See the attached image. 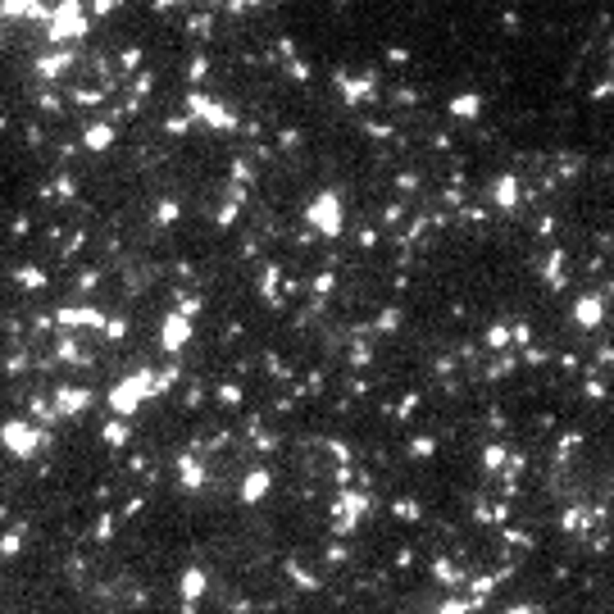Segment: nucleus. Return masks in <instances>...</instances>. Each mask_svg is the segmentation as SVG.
<instances>
[{
	"instance_id": "20e7f679",
	"label": "nucleus",
	"mask_w": 614,
	"mask_h": 614,
	"mask_svg": "<svg viewBox=\"0 0 614 614\" xmlns=\"http://www.w3.org/2000/svg\"><path fill=\"white\" fill-rule=\"evenodd\" d=\"M450 114H455V119H478V114H483V96H478V91L455 96V100H450Z\"/></svg>"
},
{
	"instance_id": "0eeeda50",
	"label": "nucleus",
	"mask_w": 614,
	"mask_h": 614,
	"mask_svg": "<svg viewBox=\"0 0 614 614\" xmlns=\"http://www.w3.org/2000/svg\"><path fill=\"white\" fill-rule=\"evenodd\" d=\"M546 282H550V287H564V260H559V255H550V264H546Z\"/></svg>"
},
{
	"instance_id": "f8f14e48",
	"label": "nucleus",
	"mask_w": 614,
	"mask_h": 614,
	"mask_svg": "<svg viewBox=\"0 0 614 614\" xmlns=\"http://www.w3.org/2000/svg\"><path fill=\"white\" fill-rule=\"evenodd\" d=\"M505 341H510V328H492L487 332V346H496V351H501Z\"/></svg>"
},
{
	"instance_id": "f257e3e1",
	"label": "nucleus",
	"mask_w": 614,
	"mask_h": 614,
	"mask_svg": "<svg viewBox=\"0 0 614 614\" xmlns=\"http://www.w3.org/2000/svg\"><path fill=\"white\" fill-rule=\"evenodd\" d=\"M309 219H314L323 232H337V228H341V205H337V196H318L314 209H309Z\"/></svg>"
},
{
	"instance_id": "423d86ee",
	"label": "nucleus",
	"mask_w": 614,
	"mask_h": 614,
	"mask_svg": "<svg viewBox=\"0 0 614 614\" xmlns=\"http://www.w3.org/2000/svg\"><path fill=\"white\" fill-rule=\"evenodd\" d=\"M483 464H487V469H501V464H510V450H505V446H487L483 450Z\"/></svg>"
},
{
	"instance_id": "6e6552de",
	"label": "nucleus",
	"mask_w": 614,
	"mask_h": 614,
	"mask_svg": "<svg viewBox=\"0 0 614 614\" xmlns=\"http://www.w3.org/2000/svg\"><path fill=\"white\" fill-rule=\"evenodd\" d=\"M492 592H496V578H478V582H473V596H469V601L478 605L483 596H492Z\"/></svg>"
},
{
	"instance_id": "1a4fd4ad",
	"label": "nucleus",
	"mask_w": 614,
	"mask_h": 614,
	"mask_svg": "<svg viewBox=\"0 0 614 614\" xmlns=\"http://www.w3.org/2000/svg\"><path fill=\"white\" fill-rule=\"evenodd\" d=\"M510 341H515V346H533V328H528V323H515V328H510Z\"/></svg>"
},
{
	"instance_id": "9d476101",
	"label": "nucleus",
	"mask_w": 614,
	"mask_h": 614,
	"mask_svg": "<svg viewBox=\"0 0 614 614\" xmlns=\"http://www.w3.org/2000/svg\"><path fill=\"white\" fill-rule=\"evenodd\" d=\"M582 524H587V510H569V515H564V528H569V533H578Z\"/></svg>"
},
{
	"instance_id": "f03ea898",
	"label": "nucleus",
	"mask_w": 614,
	"mask_h": 614,
	"mask_svg": "<svg viewBox=\"0 0 614 614\" xmlns=\"http://www.w3.org/2000/svg\"><path fill=\"white\" fill-rule=\"evenodd\" d=\"M492 200L501 209H515L519 205V178L515 173H501V178H496V186H492Z\"/></svg>"
},
{
	"instance_id": "7ed1b4c3",
	"label": "nucleus",
	"mask_w": 614,
	"mask_h": 614,
	"mask_svg": "<svg viewBox=\"0 0 614 614\" xmlns=\"http://www.w3.org/2000/svg\"><path fill=\"white\" fill-rule=\"evenodd\" d=\"M573 318H578V328H596V323L605 318V305L596 296H582L578 305H573Z\"/></svg>"
},
{
	"instance_id": "39448f33",
	"label": "nucleus",
	"mask_w": 614,
	"mask_h": 614,
	"mask_svg": "<svg viewBox=\"0 0 614 614\" xmlns=\"http://www.w3.org/2000/svg\"><path fill=\"white\" fill-rule=\"evenodd\" d=\"M264 492H269V478H264V473H251V478H246V492H242V496H246V501H260Z\"/></svg>"
},
{
	"instance_id": "9b49d317",
	"label": "nucleus",
	"mask_w": 614,
	"mask_h": 614,
	"mask_svg": "<svg viewBox=\"0 0 614 614\" xmlns=\"http://www.w3.org/2000/svg\"><path fill=\"white\" fill-rule=\"evenodd\" d=\"M437 578H441V582H455V578H460V569H455V564H446V559H437Z\"/></svg>"
}]
</instances>
